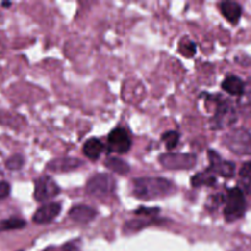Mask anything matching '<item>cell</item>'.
I'll return each mask as SVG.
<instances>
[{
	"mask_svg": "<svg viewBox=\"0 0 251 251\" xmlns=\"http://www.w3.org/2000/svg\"><path fill=\"white\" fill-rule=\"evenodd\" d=\"M225 218L228 222H234L244 216L247 211V201L244 193L240 188H233L228 190L225 200Z\"/></svg>",
	"mask_w": 251,
	"mask_h": 251,
	"instance_id": "7a4b0ae2",
	"label": "cell"
},
{
	"mask_svg": "<svg viewBox=\"0 0 251 251\" xmlns=\"http://www.w3.org/2000/svg\"><path fill=\"white\" fill-rule=\"evenodd\" d=\"M235 120H237V115H235V110L233 105L230 104V102L222 100V97H220L216 114L213 117L212 122H211L213 129H222L225 126H229Z\"/></svg>",
	"mask_w": 251,
	"mask_h": 251,
	"instance_id": "5b68a950",
	"label": "cell"
},
{
	"mask_svg": "<svg viewBox=\"0 0 251 251\" xmlns=\"http://www.w3.org/2000/svg\"><path fill=\"white\" fill-rule=\"evenodd\" d=\"M25 163L24 157L20 156V154H14L12 157H10L6 161V168L10 171H17V169H21L22 166Z\"/></svg>",
	"mask_w": 251,
	"mask_h": 251,
	"instance_id": "603a6c76",
	"label": "cell"
},
{
	"mask_svg": "<svg viewBox=\"0 0 251 251\" xmlns=\"http://www.w3.org/2000/svg\"><path fill=\"white\" fill-rule=\"evenodd\" d=\"M208 158H210V167L208 171L215 176H225V178H232L235 173V164L232 162L225 161L221 158L220 154L216 151L210 150L208 151Z\"/></svg>",
	"mask_w": 251,
	"mask_h": 251,
	"instance_id": "9c48e42d",
	"label": "cell"
},
{
	"mask_svg": "<svg viewBox=\"0 0 251 251\" xmlns=\"http://www.w3.org/2000/svg\"><path fill=\"white\" fill-rule=\"evenodd\" d=\"M179 53L183 54L184 56L191 58L196 54V44L189 38H183L179 43Z\"/></svg>",
	"mask_w": 251,
	"mask_h": 251,
	"instance_id": "ffe728a7",
	"label": "cell"
},
{
	"mask_svg": "<svg viewBox=\"0 0 251 251\" xmlns=\"http://www.w3.org/2000/svg\"><path fill=\"white\" fill-rule=\"evenodd\" d=\"M2 6H10V5H11V4H10V2H2Z\"/></svg>",
	"mask_w": 251,
	"mask_h": 251,
	"instance_id": "4316f807",
	"label": "cell"
},
{
	"mask_svg": "<svg viewBox=\"0 0 251 251\" xmlns=\"http://www.w3.org/2000/svg\"><path fill=\"white\" fill-rule=\"evenodd\" d=\"M82 162L76 158H70V157H63V158H56L49 162L47 164V169L56 173H64V172H70L74 169L78 168Z\"/></svg>",
	"mask_w": 251,
	"mask_h": 251,
	"instance_id": "8fae6325",
	"label": "cell"
},
{
	"mask_svg": "<svg viewBox=\"0 0 251 251\" xmlns=\"http://www.w3.org/2000/svg\"><path fill=\"white\" fill-rule=\"evenodd\" d=\"M60 211V203H47V205L42 206L36 211V213L33 215V222L37 223V225H46V223L51 222L54 218H56V216H59Z\"/></svg>",
	"mask_w": 251,
	"mask_h": 251,
	"instance_id": "30bf717a",
	"label": "cell"
},
{
	"mask_svg": "<svg viewBox=\"0 0 251 251\" xmlns=\"http://www.w3.org/2000/svg\"><path fill=\"white\" fill-rule=\"evenodd\" d=\"M159 210L158 208H140V210H137L136 215H142V216H147V217H151V216H154L156 213H158Z\"/></svg>",
	"mask_w": 251,
	"mask_h": 251,
	"instance_id": "d4e9b609",
	"label": "cell"
},
{
	"mask_svg": "<svg viewBox=\"0 0 251 251\" xmlns=\"http://www.w3.org/2000/svg\"><path fill=\"white\" fill-rule=\"evenodd\" d=\"M174 191V185L164 178H137L132 181V194L140 200L163 198Z\"/></svg>",
	"mask_w": 251,
	"mask_h": 251,
	"instance_id": "6da1fadb",
	"label": "cell"
},
{
	"mask_svg": "<svg viewBox=\"0 0 251 251\" xmlns=\"http://www.w3.org/2000/svg\"><path fill=\"white\" fill-rule=\"evenodd\" d=\"M239 184L245 193L251 194V162H247L240 169Z\"/></svg>",
	"mask_w": 251,
	"mask_h": 251,
	"instance_id": "ac0fdd59",
	"label": "cell"
},
{
	"mask_svg": "<svg viewBox=\"0 0 251 251\" xmlns=\"http://www.w3.org/2000/svg\"><path fill=\"white\" fill-rule=\"evenodd\" d=\"M149 225H151V222H147V221H139V220H132L129 221V222L125 225L124 227V232L126 233H134L137 232V230L142 229V228L147 227Z\"/></svg>",
	"mask_w": 251,
	"mask_h": 251,
	"instance_id": "7402d4cb",
	"label": "cell"
},
{
	"mask_svg": "<svg viewBox=\"0 0 251 251\" xmlns=\"http://www.w3.org/2000/svg\"><path fill=\"white\" fill-rule=\"evenodd\" d=\"M162 141L166 144L167 149L173 150L179 144V134L176 131H167L162 136Z\"/></svg>",
	"mask_w": 251,
	"mask_h": 251,
	"instance_id": "44dd1931",
	"label": "cell"
},
{
	"mask_svg": "<svg viewBox=\"0 0 251 251\" xmlns=\"http://www.w3.org/2000/svg\"><path fill=\"white\" fill-rule=\"evenodd\" d=\"M108 147L109 151L115 153H126L131 147V139L126 130L123 127H117L110 131V134L108 135Z\"/></svg>",
	"mask_w": 251,
	"mask_h": 251,
	"instance_id": "ba28073f",
	"label": "cell"
},
{
	"mask_svg": "<svg viewBox=\"0 0 251 251\" xmlns=\"http://www.w3.org/2000/svg\"><path fill=\"white\" fill-rule=\"evenodd\" d=\"M10 191H11L10 184L6 181H0V200L7 198L10 195Z\"/></svg>",
	"mask_w": 251,
	"mask_h": 251,
	"instance_id": "cb8c5ba5",
	"label": "cell"
},
{
	"mask_svg": "<svg viewBox=\"0 0 251 251\" xmlns=\"http://www.w3.org/2000/svg\"><path fill=\"white\" fill-rule=\"evenodd\" d=\"M225 145L235 154H251V134L244 129H233L225 136Z\"/></svg>",
	"mask_w": 251,
	"mask_h": 251,
	"instance_id": "3957f363",
	"label": "cell"
},
{
	"mask_svg": "<svg viewBox=\"0 0 251 251\" xmlns=\"http://www.w3.org/2000/svg\"><path fill=\"white\" fill-rule=\"evenodd\" d=\"M159 162L167 169H191L196 164L195 154L166 153L159 157Z\"/></svg>",
	"mask_w": 251,
	"mask_h": 251,
	"instance_id": "52a82bcc",
	"label": "cell"
},
{
	"mask_svg": "<svg viewBox=\"0 0 251 251\" xmlns=\"http://www.w3.org/2000/svg\"><path fill=\"white\" fill-rule=\"evenodd\" d=\"M221 12L223 16L230 22V24H237L242 16V7L238 2L225 1L221 4Z\"/></svg>",
	"mask_w": 251,
	"mask_h": 251,
	"instance_id": "5bb4252c",
	"label": "cell"
},
{
	"mask_svg": "<svg viewBox=\"0 0 251 251\" xmlns=\"http://www.w3.org/2000/svg\"><path fill=\"white\" fill-rule=\"evenodd\" d=\"M222 88L232 96H243L245 91V83L238 76H228L222 82Z\"/></svg>",
	"mask_w": 251,
	"mask_h": 251,
	"instance_id": "9a60e30c",
	"label": "cell"
},
{
	"mask_svg": "<svg viewBox=\"0 0 251 251\" xmlns=\"http://www.w3.org/2000/svg\"><path fill=\"white\" fill-rule=\"evenodd\" d=\"M61 251H80L78 249L77 245H74V244H65L63 248H61Z\"/></svg>",
	"mask_w": 251,
	"mask_h": 251,
	"instance_id": "484cf974",
	"label": "cell"
},
{
	"mask_svg": "<svg viewBox=\"0 0 251 251\" xmlns=\"http://www.w3.org/2000/svg\"><path fill=\"white\" fill-rule=\"evenodd\" d=\"M26 226V222L21 218L11 217L4 220L0 222V232L2 230H11V229H20V228H24Z\"/></svg>",
	"mask_w": 251,
	"mask_h": 251,
	"instance_id": "d6986e66",
	"label": "cell"
},
{
	"mask_svg": "<svg viewBox=\"0 0 251 251\" xmlns=\"http://www.w3.org/2000/svg\"><path fill=\"white\" fill-rule=\"evenodd\" d=\"M103 151H104V145H103L100 140L96 139V137L87 140L85 145H83V153L91 161H96V159L100 158Z\"/></svg>",
	"mask_w": 251,
	"mask_h": 251,
	"instance_id": "4fadbf2b",
	"label": "cell"
},
{
	"mask_svg": "<svg viewBox=\"0 0 251 251\" xmlns=\"http://www.w3.org/2000/svg\"><path fill=\"white\" fill-rule=\"evenodd\" d=\"M216 184V176L211 173L210 171L200 172L195 174L191 178V185L194 188H200V186H213Z\"/></svg>",
	"mask_w": 251,
	"mask_h": 251,
	"instance_id": "2e32d148",
	"label": "cell"
},
{
	"mask_svg": "<svg viewBox=\"0 0 251 251\" xmlns=\"http://www.w3.org/2000/svg\"><path fill=\"white\" fill-rule=\"evenodd\" d=\"M96 215H97L96 210H93L90 206L85 205L74 206L70 210V212H69V216H70L71 220L75 221V222L77 223H82V225L95 220Z\"/></svg>",
	"mask_w": 251,
	"mask_h": 251,
	"instance_id": "7c38bea8",
	"label": "cell"
},
{
	"mask_svg": "<svg viewBox=\"0 0 251 251\" xmlns=\"http://www.w3.org/2000/svg\"><path fill=\"white\" fill-rule=\"evenodd\" d=\"M114 189V178L112 176H109V174L104 173H100L92 176L88 180L87 186H86L87 194H90L91 196H95V198H103V196L110 195V194H113Z\"/></svg>",
	"mask_w": 251,
	"mask_h": 251,
	"instance_id": "277c9868",
	"label": "cell"
},
{
	"mask_svg": "<svg viewBox=\"0 0 251 251\" xmlns=\"http://www.w3.org/2000/svg\"><path fill=\"white\" fill-rule=\"evenodd\" d=\"M60 193V188L50 176H43L34 181V200L38 202H46L55 198Z\"/></svg>",
	"mask_w": 251,
	"mask_h": 251,
	"instance_id": "8992f818",
	"label": "cell"
},
{
	"mask_svg": "<svg viewBox=\"0 0 251 251\" xmlns=\"http://www.w3.org/2000/svg\"><path fill=\"white\" fill-rule=\"evenodd\" d=\"M105 167L117 174H126L130 171L129 164L123 161L122 158H118V157H109L105 161Z\"/></svg>",
	"mask_w": 251,
	"mask_h": 251,
	"instance_id": "e0dca14e",
	"label": "cell"
}]
</instances>
